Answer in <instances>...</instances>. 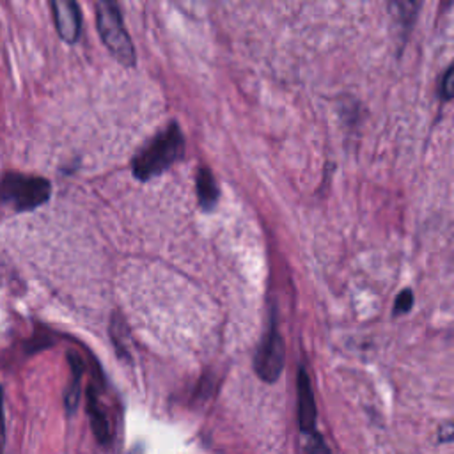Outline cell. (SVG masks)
Returning <instances> with one entry per match:
<instances>
[{
  "label": "cell",
  "mask_w": 454,
  "mask_h": 454,
  "mask_svg": "<svg viewBox=\"0 0 454 454\" xmlns=\"http://www.w3.org/2000/svg\"><path fill=\"white\" fill-rule=\"evenodd\" d=\"M184 154V138L176 121L168 122L158 135H154L133 158L131 170L140 181H147L165 172L170 165Z\"/></svg>",
  "instance_id": "cell-1"
},
{
  "label": "cell",
  "mask_w": 454,
  "mask_h": 454,
  "mask_svg": "<svg viewBox=\"0 0 454 454\" xmlns=\"http://www.w3.org/2000/svg\"><path fill=\"white\" fill-rule=\"evenodd\" d=\"M51 195V183L41 176L5 172L0 177V206L18 213L34 211L46 204Z\"/></svg>",
  "instance_id": "cell-2"
},
{
  "label": "cell",
  "mask_w": 454,
  "mask_h": 454,
  "mask_svg": "<svg viewBox=\"0 0 454 454\" xmlns=\"http://www.w3.org/2000/svg\"><path fill=\"white\" fill-rule=\"evenodd\" d=\"M96 23H98V32L105 46L110 50V53L122 66H133L135 48L129 34L124 28L119 5L110 0H99L96 4Z\"/></svg>",
  "instance_id": "cell-3"
},
{
  "label": "cell",
  "mask_w": 454,
  "mask_h": 454,
  "mask_svg": "<svg viewBox=\"0 0 454 454\" xmlns=\"http://www.w3.org/2000/svg\"><path fill=\"white\" fill-rule=\"evenodd\" d=\"M282 369H284V340L277 328L275 316L271 314L266 332L255 349L254 371L262 381L273 383L282 374Z\"/></svg>",
  "instance_id": "cell-4"
},
{
  "label": "cell",
  "mask_w": 454,
  "mask_h": 454,
  "mask_svg": "<svg viewBox=\"0 0 454 454\" xmlns=\"http://www.w3.org/2000/svg\"><path fill=\"white\" fill-rule=\"evenodd\" d=\"M50 7L60 39H64L69 44L76 43L82 32V14L78 4L71 0H53Z\"/></svg>",
  "instance_id": "cell-5"
},
{
  "label": "cell",
  "mask_w": 454,
  "mask_h": 454,
  "mask_svg": "<svg viewBox=\"0 0 454 454\" xmlns=\"http://www.w3.org/2000/svg\"><path fill=\"white\" fill-rule=\"evenodd\" d=\"M296 394H298V426H300V429L303 433H314V426H316V403H314L310 378H309L305 367L298 369Z\"/></svg>",
  "instance_id": "cell-6"
},
{
  "label": "cell",
  "mask_w": 454,
  "mask_h": 454,
  "mask_svg": "<svg viewBox=\"0 0 454 454\" xmlns=\"http://www.w3.org/2000/svg\"><path fill=\"white\" fill-rule=\"evenodd\" d=\"M87 413H89V419H90V426H92V431L98 438L99 443L103 445H108L110 440H112V433H110V424H108V419L99 404V399H98V394L92 387L87 388Z\"/></svg>",
  "instance_id": "cell-7"
},
{
  "label": "cell",
  "mask_w": 454,
  "mask_h": 454,
  "mask_svg": "<svg viewBox=\"0 0 454 454\" xmlns=\"http://www.w3.org/2000/svg\"><path fill=\"white\" fill-rule=\"evenodd\" d=\"M195 190H197V199H199L200 207L204 211H211L218 202L220 190H218V184H216L209 168H206V167L197 168Z\"/></svg>",
  "instance_id": "cell-8"
},
{
  "label": "cell",
  "mask_w": 454,
  "mask_h": 454,
  "mask_svg": "<svg viewBox=\"0 0 454 454\" xmlns=\"http://www.w3.org/2000/svg\"><path fill=\"white\" fill-rule=\"evenodd\" d=\"M67 360H69V365H71V374H73V380L66 390V408L69 413L74 411L76 404H78V399H80V380H82V374H83V362L82 358L76 355V353H69L67 355Z\"/></svg>",
  "instance_id": "cell-9"
},
{
  "label": "cell",
  "mask_w": 454,
  "mask_h": 454,
  "mask_svg": "<svg viewBox=\"0 0 454 454\" xmlns=\"http://www.w3.org/2000/svg\"><path fill=\"white\" fill-rule=\"evenodd\" d=\"M413 307V291L411 289H403L394 301V314H404Z\"/></svg>",
  "instance_id": "cell-10"
},
{
  "label": "cell",
  "mask_w": 454,
  "mask_h": 454,
  "mask_svg": "<svg viewBox=\"0 0 454 454\" xmlns=\"http://www.w3.org/2000/svg\"><path fill=\"white\" fill-rule=\"evenodd\" d=\"M310 434H312V436H310L309 442H307L305 454H330V449L326 447L323 436L317 434V433H310Z\"/></svg>",
  "instance_id": "cell-11"
},
{
  "label": "cell",
  "mask_w": 454,
  "mask_h": 454,
  "mask_svg": "<svg viewBox=\"0 0 454 454\" xmlns=\"http://www.w3.org/2000/svg\"><path fill=\"white\" fill-rule=\"evenodd\" d=\"M452 76H454V69L452 66H449L442 76V87H440V92L443 96V99H450L452 94H454V83H452Z\"/></svg>",
  "instance_id": "cell-12"
},
{
  "label": "cell",
  "mask_w": 454,
  "mask_h": 454,
  "mask_svg": "<svg viewBox=\"0 0 454 454\" xmlns=\"http://www.w3.org/2000/svg\"><path fill=\"white\" fill-rule=\"evenodd\" d=\"M5 447V422H4V394L0 387V454H4Z\"/></svg>",
  "instance_id": "cell-13"
}]
</instances>
